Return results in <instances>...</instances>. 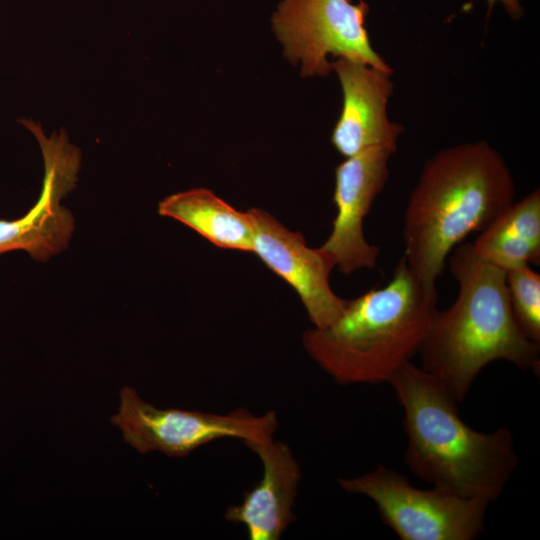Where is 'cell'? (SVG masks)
Instances as JSON below:
<instances>
[{"label": "cell", "instance_id": "cell-1", "mask_svg": "<svg viewBox=\"0 0 540 540\" xmlns=\"http://www.w3.org/2000/svg\"><path fill=\"white\" fill-rule=\"evenodd\" d=\"M515 185L500 153L485 141L437 152L423 166L404 212L403 258L435 286L451 251L513 202Z\"/></svg>", "mask_w": 540, "mask_h": 540}, {"label": "cell", "instance_id": "cell-2", "mask_svg": "<svg viewBox=\"0 0 540 540\" xmlns=\"http://www.w3.org/2000/svg\"><path fill=\"white\" fill-rule=\"evenodd\" d=\"M448 258L459 293L449 308L436 310L419 351L421 368L458 403L494 361L538 374L540 344L527 338L515 320L506 271L481 258L472 243L458 244Z\"/></svg>", "mask_w": 540, "mask_h": 540}, {"label": "cell", "instance_id": "cell-3", "mask_svg": "<svg viewBox=\"0 0 540 540\" xmlns=\"http://www.w3.org/2000/svg\"><path fill=\"white\" fill-rule=\"evenodd\" d=\"M404 411L405 462L423 481L490 503L505 489L519 463L512 432H479L458 414L457 400L433 375L411 361L392 376Z\"/></svg>", "mask_w": 540, "mask_h": 540}, {"label": "cell", "instance_id": "cell-4", "mask_svg": "<svg viewBox=\"0 0 540 540\" xmlns=\"http://www.w3.org/2000/svg\"><path fill=\"white\" fill-rule=\"evenodd\" d=\"M435 286L397 263L391 280L348 300L324 328L302 336L309 356L341 385L380 384L419 354L436 312Z\"/></svg>", "mask_w": 540, "mask_h": 540}, {"label": "cell", "instance_id": "cell-5", "mask_svg": "<svg viewBox=\"0 0 540 540\" xmlns=\"http://www.w3.org/2000/svg\"><path fill=\"white\" fill-rule=\"evenodd\" d=\"M338 484L370 498L382 522L401 540H473L484 529L490 504L434 486L416 488L404 475L381 464L358 477L338 479Z\"/></svg>", "mask_w": 540, "mask_h": 540}, {"label": "cell", "instance_id": "cell-6", "mask_svg": "<svg viewBox=\"0 0 540 540\" xmlns=\"http://www.w3.org/2000/svg\"><path fill=\"white\" fill-rule=\"evenodd\" d=\"M126 443L145 454L161 452L169 457H185L195 449L221 438L242 442L273 440L278 428L275 411L254 415L238 408L220 415L176 408H157L144 401L134 388L120 390L118 412L111 417Z\"/></svg>", "mask_w": 540, "mask_h": 540}, {"label": "cell", "instance_id": "cell-7", "mask_svg": "<svg viewBox=\"0 0 540 540\" xmlns=\"http://www.w3.org/2000/svg\"><path fill=\"white\" fill-rule=\"evenodd\" d=\"M368 13L363 0H282L271 23L285 57L302 63L303 77L327 76L332 71L328 55L393 72L371 45Z\"/></svg>", "mask_w": 540, "mask_h": 540}, {"label": "cell", "instance_id": "cell-8", "mask_svg": "<svg viewBox=\"0 0 540 540\" xmlns=\"http://www.w3.org/2000/svg\"><path fill=\"white\" fill-rule=\"evenodd\" d=\"M20 122L38 139L44 179L40 196L27 213L14 220L0 219V255L23 250L34 260L46 262L68 247L75 230L74 216L60 202L76 185L81 154L64 132L47 138L38 124Z\"/></svg>", "mask_w": 540, "mask_h": 540}, {"label": "cell", "instance_id": "cell-9", "mask_svg": "<svg viewBox=\"0 0 540 540\" xmlns=\"http://www.w3.org/2000/svg\"><path fill=\"white\" fill-rule=\"evenodd\" d=\"M248 212L254 226L253 252L296 291L314 327L333 323L348 302L329 284L334 258L321 247H308L300 232L289 230L271 214L258 208Z\"/></svg>", "mask_w": 540, "mask_h": 540}, {"label": "cell", "instance_id": "cell-10", "mask_svg": "<svg viewBox=\"0 0 540 540\" xmlns=\"http://www.w3.org/2000/svg\"><path fill=\"white\" fill-rule=\"evenodd\" d=\"M394 152L384 147L366 149L346 158L335 169L333 202L337 214L331 234L321 246L343 274L376 266L379 248L363 233V221L389 177Z\"/></svg>", "mask_w": 540, "mask_h": 540}, {"label": "cell", "instance_id": "cell-11", "mask_svg": "<svg viewBox=\"0 0 540 540\" xmlns=\"http://www.w3.org/2000/svg\"><path fill=\"white\" fill-rule=\"evenodd\" d=\"M331 68L343 95L341 114L331 136L335 149L345 158L373 147L395 152L403 127L388 116L393 72L347 58H335Z\"/></svg>", "mask_w": 540, "mask_h": 540}, {"label": "cell", "instance_id": "cell-12", "mask_svg": "<svg viewBox=\"0 0 540 540\" xmlns=\"http://www.w3.org/2000/svg\"><path fill=\"white\" fill-rule=\"evenodd\" d=\"M245 445L259 457L262 478L244 494L240 504L227 508L224 518L244 525L249 540H279L295 520L293 506L301 478L299 464L282 442L270 440Z\"/></svg>", "mask_w": 540, "mask_h": 540}, {"label": "cell", "instance_id": "cell-13", "mask_svg": "<svg viewBox=\"0 0 540 540\" xmlns=\"http://www.w3.org/2000/svg\"><path fill=\"white\" fill-rule=\"evenodd\" d=\"M158 213L188 226L217 247L253 252L249 212L236 210L208 189L172 194L158 204Z\"/></svg>", "mask_w": 540, "mask_h": 540}, {"label": "cell", "instance_id": "cell-14", "mask_svg": "<svg viewBox=\"0 0 540 540\" xmlns=\"http://www.w3.org/2000/svg\"><path fill=\"white\" fill-rule=\"evenodd\" d=\"M472 245L481 258L505 271L539 264V189L513 202Z\"/></svg>", "mask_w": 540, "mask_h": 540}, {"label": "cell", "instance_id": "cell-15", "mask_svg": "<svg viewBox=\"0 0 540 540\" xmlns=\"http://www.w3.org/2000/svg\"><path fill=\"white\" fill-rule=\"evenodd\" d=\"M506 284L518 326L527 338L540 344V275L529 266L507 270Z\"/></svg>", "mask_w": 540, "mask_h": 540}, {"label": "cell", "instance_id": "cell-16", "mask_svg": "<svg viewBox=\"0 0 540 540\" xmlns=\"http://www.w3.org/2000/svg\"><path fill=\"white\" fill-rule=\"evenodd\" d=\"M486 2L488 5V14L491 13L495 4L500 3L512 19L518 20L524 15V9L520 0H486Z\"/></svg>", "mask_w": 540, "mask_h": 540}]
</instances>
